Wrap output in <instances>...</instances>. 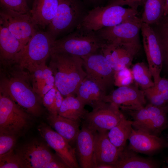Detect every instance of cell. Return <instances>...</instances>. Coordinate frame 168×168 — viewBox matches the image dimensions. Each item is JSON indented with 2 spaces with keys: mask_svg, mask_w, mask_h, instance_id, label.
I'll use <instances>...</instances> for the list:
<instances>
[{
  "mask_svg": "<svg viewBox=\"0 0 168 168\" xmlns=\"http://www.w3.org/2000/svg\"><path fill=\"white\" fill-rule=\"evenodd\" d=\"M86 114L82 124L96 132L108 131L116 125L124 115L116 105L101 101Z\"/></svg>",
  "mask_w": 168,
  "mask_h": 168,
  "instance_id": "obj_8",
  "label": "cell"
},
{
  "mask_svg": "<svg viewBox=\"0 0 168 168\" xmlns=\"http://www.w3.org/2000/svg\"><path fill=\"white\" fill-rule=\"evenodd\" d=\"M38 130L48 145L55 151L56 154L69 168H80L75 148L72 147L64 138L44 124L39 126Z\"/></svg>",
  "mask_w": 168,
  "mask_h": 168,
  "instance_id": "obj_14",
  "label": "cell"
},
{
  "mask_svg": "<svg viewBox=\"0 0 168 168\" xmlns=\"http://www.w3.org/2000/svg\"><path fill=\"white\" fill-rule=\"evenodd\" d=\"M152 26L160 43L162 56L161 72L166 77L168 78V23L161 19L158 23L152 25Z\"/></svg>",
  "mask_w": 168,
  "mask_h": 168,
  "instance_id": "obj_28",
  "label": "cell"
},
{
  "mask_svg": "<svg viewBox=\"0 0 168 168\" xmlns=\"http://www.w3.org/2000/svg\"><path fill=\"white\" fill-rule=\"evenodd\" d=\"M138 15L137 10L130 7L113 5L99 6L88 11L79 27L97 31L133 19Z\"/></svg>",
  "mask_w": 168,
  "mask_h": 168,
  "instance_id": "obj_4",
  "label": "cell"
},
{
  "mask_svg": "<svg viewBox=\"0 0 168 168\" xmlns=\"http://www.w3.org/2000/svg\"><path fill=\"white\" fill-rule=\"evenodd\" d=\"M166 0H145L142 17V22L152 25L162 18Z\"/></svg>",
  "mask_w": 168,
  "mask_h": 168,
  "instance_id": "obj_27",
  "label": "cell"
},
{
  "mask_svg": "<svg viewBox=\"0 0 168 168\" xmlns=\"http://www.w3.org/2000/svg\"><path fill=\"white\" fill-rule=\"evenodd\" d=\"M0 92L4 94L29 114L40 116L42 109L36 95L22 78H5L0 82Z\"/></svg>",
  "mask_w": 168,
  "mask_h": 168,
  "instance_id": "obj_7",
  "label": "cell"
},
{
  "mask_svg": "<svg viewBox=\"0 0 168 168\" xmlns=\"http://www.w3.org/2000/svg\"><path fill=\"white\" fill-rule=\"evenodd\" d=\"M104 0H82L86 6H93V8L100 5Z\"/></svg>",
  "mask_w": 168,
  "mask_h": 168,
  "instance_id": "obj_45",
  "label": "cell"
},
{
  "mask_svg": "<svg viewBox=\"0 0 168 168\" xmlns=\"http://www.w3.org/2000/svg\"><path fill=\"white\" fill-rule=\"evenodd\" d=\"M168 13V0H166L164 6V12L162 17L166 16Z\"/></svg>",
  "mask_w": 168,
  "mask_h": 168,
  "instance_id": "obj_47",
  "label": "cell"
},
{
  "mask_svg": "<svg viewBox=\"0 0 168 168\" xmlns=\"http://www.w3.org/2000/svg\"><path fill=\"white\" fill-rule=\"evenodd\" d=\"M55 40L47 31H37L25 47L17 62L19 66L33 73L46 64Z\"/></svg>",
  "mask_w": 168,
  "mask_h": 168,
  "instance_id": "obj_5",
  "label": "cell"
},
{
  "mask_svg": "<svg viewBox=\"0 0 168 168\" xmlns=\"http://www.w3.org/2000/svg\"><path fill=\"white\" fill-rule=\"evenodd\" d=\"M30 0H26V1H27V2H28V1H30Z\"/></svg>",
  "mask_w": 168,
  "mask_h": 168,
  "instance_id": "obj_51",
  "label": "cell"
},
{
  "mask_svg": "<svg viewBox=\"0 0 168 168\" xmlns=\"http://www.w3.org/2000/svg\"><path fill=\"white\" fill-rule=\"evenodd\" d=\"M166 113L165 112L153 119H149L137 129H141L150 133L151 132H156L161 129L166 123Z\"/></svg>",
  "mask_w": 168,
  "mask_h": 168,
  "instance_id": "obj_31",
  "label": "cell"
},
{
  "mask_svg": "<svg viewBox=\"0 0 168 168\" xmlns=\"http://www.w3.org/2000/svg\"><path fill=\"white\" fill-rule=\"evenodd\" d=\"M88 11L82 0H58L55 16L47 27V31L56 40L79 27Z\"/></svg>",
  "mask_w": 168,
  "mask_h": 168,
  "instance_id": "obj_3",
  "label": "cell"
},
{
  "mask_svg": "<svg viewBox=\"0 0 168 168\" xmlns=\"http://www.w3.org/2000/svg\"><path fill=\"white\" fill-rule=\"evenodd\" d=\"M43 76L46 84H50L55 86V78L52 70L46 64L42 68Z\"/></svg>",
  "mask_w": 168,
  "mask_h": 168,
  "instance_id": "obj_43",
  "label": "cell"
},
{
  "mask_svg": "<svg viewBox=\"0 0 168 168\" xmlns=\"http://www.w3.org/2000/svg\"><path fill=\"white\" fill-rule=\"evenodd\" d=\"M142 90L150 104L161 107H164L166 105V103L159 93L156 86Z\"/></svg>",
  "mask_w": 168,
  "mask_h": 168,
  "instance_id": "obj_35",
  "label": "cell"
},
{
  "mask_svg": "<svg viewBox=\"0 0 168 168\" xmlns=\"http://www.w3.org/2000/svg\"><path fill=\"white\" fill-rule=\"evenodd\" d=\"M18 137L12 135L0 134V157L14 149Z\"/></svg>",
  "mask_w": 168,
  "mask_h": 168,
  "instance_id": "obj_34",
  "label": "cell"
},
{
  "mask_svg": "<svg viewBox=\"0 0 168 168\" xmlns=\"http://www.w3.org/2000/svg\"><path fill=\"white\" fill-rule=\"evenodd\" d=\"M156 86L159 93L167 104L168 102V78L165 77H161Z\"/></svg>",
  "mask_w": 168,
  "mask_h": 168,
  "instance_id": "obj_40",
  "label": "cell"
},
{
  "mask_svg": "<svg viewBox=\"0 0 168 168\" xmlns=\"http://www.w3.org/2000/svg\"><path fill=\"white\" fill-rule=\"evenodd\" d=\"M76 97L85 105L92 107L103 101L107 94L95 82L86 77L79 86Z\"/></svg>",
  "mask_w": 168,
  "mask_h": 168,
  "instance_id": "obj_23",
  "label": "cell"
},
{
  "mask_svg": "<svg viewBox=\"0 0 168 168\" xmlns=\"http://www.w3.org/2000/svg\"><path fill=\"white\" fill-rule=\"evenodd\" d=\"M124 147L121 149L114 168H154L157 164L153 160L145 158L134 154Z\"/></svg>",
  "mask_w": 168,
  "mask_h": 168,
  "instance_id": "obj_24",
  "label": "cell"
},
{
  "mask_svg": "<svg viewBox=\"0 0 168 168\" xmlns=\"http://www.w3.org/2000/svg\"><path fill=\"white\" fill-rule=\"evenodd\" d=\"M145 107L148 112L149 119H153L165 112L167 113L164 107H159L150 103Z\"/></svg>",
  "mask_w": 168,
  "mask_h": 168,
  "instance_id": "obj_42",
  "label": "cell"
},
{
  "mask_svg": "<svg viewBox=\"0 0 168 168\" xmlns=\"http://www.w3.org/2000/svg\"><path fill=\"white\" fill-rule=\"evenodd\" d=\"M131 69L134 83L142 90L155 86L148 65L143 62H138L133 65Z\"/></svg>",
  "mask_w": 168,
  "mask_h": 168,
  "instance_id": "obj_29",
  "label": "cell"
},
{
  "mask_svg": "<svg viewBox=\"0 0 168 168\" xmlns=\"http://www.w3.org/2000/svg\"><path fill=\"white\" fill-rule=\"evenodd\" d=\"M134 83L131 68H126L115 71L114 84L118 87L128 86Z\"/></svg>",
  "mask_w": 168,
  "mask_h": 168,
  "instance_id": "obj_32",
  "label": "cell"
},
{
  "mask_svg": "<svg viewBox=\"0 0 168 168\" xmlns=\"http://www.w3.org/2000/svg\"><path fill=\"white\" fill-rule=\"evenodd\" d=\"M145 0H109L107 5L123 6L127 5L130 8L137 10L138 7L143 4Z\"/></svg>",
  "mask_w": 168,
  "mask_h": 168,
  "instance_id": "obj_37",
  "label": "cell"
},
{
  "mask_svg": "<svg viewBox=\"0 0 168 168\" xmlns=\"http://www.w3.org/2000/svg\"><path fill=\"white\" fill-rule=\"evenodd\" d=\"M14 150L0 157V168H23L18 156Z\"/></svg>",
  "mask_w": 168,
  "mask_h": 168,
  "instance_id": "obj_33",
  "label": "cell"
},
{
  "mask_svg": "<svg viewBox=\"0 0 168 168\" xmlns=\"http://www.w3.org/2000/svg\"><path fill=\"white\" fill-rule=\"evenodd\" d=\"M55 86L50 84H46L42 89L40 97L42 98L45 94L50 90L53 88Z\"/></svg>",
  "mask_w": 168,
  "mask_h": 168,
  "instance_id": "obj_46",
  "label": "cell"
},
{
  "mask_svg": "<svg viewBox=\"0 0 168 168\" xmlns=\"http://www.w3.org/2000/svg\"><path fill=\"white\" fill-rule=\"evenodd\" d=\"M29 114L9 97L0 92V134L19 137L28 128Z\"/></svg>",
  "mask_w": 168,
  "mask_h": 168,
  "instance_id": "obj_6",
  "label": "cell"
},
{
  "mask_svg": "<svg viewBox=\"0 0 168 168\" xmlns=\"http://www.w3.org/2000/svg\"><path fill=\"white\" fill-rule=\"evenodd\" d=\"M140 46L105 42L101 51L114 71L130 68Z\"/></svg>",
  "mask_w": 168,
  "mask_h": 168,
  "instance_id": "obj_16",
  "label": "cell"
},
{
  "mask_svg": "<svg viewBox=\"0 0 168 168\" xmlns=\"http://www.w3.org/2000/svg\"><path fill=\"white\" fill-rule=\"evenodd\" d=\"M43 66L36 69L33 73L36 82V92L40 96L42 89L46 84L43 76Z\"/></svg>",
  "mask_w": 168,
  "mask_h": 168,
  "instance_id": "obj_38",
  "label": "cell"
},
{
  "mask_svg": "<svg viewBox=\"0 0 168 168\" xmlns=\"http://www.w3.org/2000/svg\"><path fill=\"white\" fill-rule=\"evenodd\" d=\"M64 99L60 92L56 88L55 96L53 105L49 113L53 115L58 114V112Z\"/></svg>",
  "mask_w": 168,
  "mask_h": 168,
  "instance_id": "obj_41",
  "label": "cell"
},
{
  "mask_svg": "<svg viewBox=\"0 0 168 168\" xmlns=\"http://www.w3.org/2000/svg\"><path fill=\"white\" fill-rule=\"evenodd\" d=\"M46 168H69L68 166L56 154L48 164Z\"/></svg>",
  "mask_w": 168,
  "mask_h": 168,
  "instance_id": "obj_44",
  "label": "cell"
},
{
  "mask_svg": "<svg viewBox=\"0 0 168 168\" xmlns=\"http://www.w3.org/2000/svg\"><path fill=\"white\" fill-rule=\"evenodd\" d=\"M16 153L26 168H46L55 155L44 143L36 140L24 145Z\"/></svg>",
  "mask_w": 168,
  "mask_h": 168,
  "instance_id": "obj_15",
  "label": "cell"
},
{
  "mask_svg": "<svg viewBox=\"0 0 168 168\" xmlns=\"http://www.w3.org/2000/svg\"><path fill=\"white\" fill-rule=\"evenodd\" d=\"M141 30L142 42L148 63L155 86L161 78L162 56L159 41L152 26L142 22Z\"/></svg>",
  "mask_w": 168,
  "mask_h": 168,
  "instance_id": "obj_12",
  "label": "cell"
},
{
  "mask_svg": "<svg viewBox=\"0 0 168 168\" xmlns=\"http://www.w3.org/2000/svg\"><path fill=\"white\" fill-rule=\"evenodd\" d=\"M167 167L168 168V160L167 161Z\"/></svg>",
  "mask_w": 168,
  "mask_h": 168,
  "instance_id": "obj_50",
  "label": "cell"
},
{
  "mask_svg": "<svg viewBox=\"0 0 168 168\" xmlns=\"http://www.w3.org/2000/svg\"><path fill=\"white\" fill-rule=\"evenodd\" d=\"M50 125L55 131L71 144H75L80 130L79 121L59 114H49L47 118Z\"/></svg>",
  "mask_w": 168,
  "mask_h": 168,
  "instance_id": "obj_22",
  "label": "cell"
},
{
  "mask_svg": "<svg viewBox=\"0 0 168 168\" xmlns=\"http://www.w3.org/2000/svg\"><path fill=\"white\" fill-rule=\"evenodd\" d=\"M0 20L24 48L39 28L30 14H22L1 7Z\"/></svg>",
  "mask_w": 168,
  "mask_h": 168,
  "instance_id": "obj_10",
  "label": "cell"
},
{
  "mask_svg": "<svg viewBox=\"0 0 168 168\" xmlns=\"http://www.w3.org/2000/svg\"><path fill=\"white\" fill-rule=\"evenodd\" d=\"M24 48L0 20V58L5 63H17Z\"/></svg>",
  "mask_w": 168,
  "mask_h": 168,
  "instance_id": "obj_19",
  "label": "cell"
},
{
  "mask_svg": "<svg viewBox=\"0 0 168 168\" xmlns=\"http://www.w3.org/2000/svg\"><path fill=\"white\" fill-rule=\"evenodd\" d=\"M0 7L22 14H30L29 8L26 0H0Z\"/></svg>",
  "mask_w": 168,
  "mask_h": 168,
  "instance_id": "obj_30",
  "label": "cell"
},
{
  "mask_svg": "<svg viewBox=\"0 0 168 168\" xmlns=\"http://www.w3.org/2000/svg\"><path fill=\"white\" fill-rule=\"evenodd\" d=\"M97 132L82 125L75 142L76 155L80 168H95L94 149Z\"/></svg>",
  "mask_w": 168,
  "mask_h": 168,
  "instance_id": "obj_17",
  "label": "cell"
},
{
  "mask_svg": "<svg viewBox=\"0 0 168 168\" xmlns=\"http://www.w3.org/2000/svg\"><path fill=\"white\" fill-rule=\"evenodd\" d=\"M49 67L55 78V86L65 97L76 94L86 76L80 57L64 53L51 54Z\"/></svg>",
  "mask_w": 168,
  "mask_h": 168,
  "instance_id": "obj_1",
  "label": "cell"
},
{
  "mask_svg": "<svg viewBox=\"0 0 168 168\" xmlns=\"http://www.w3.org/2000/svg\"><path fill=\"white\" fill-rule=\"evenodd\" d=\"M85 105L77 97L70 96L65 98L58 112V114L69 119L80 121L88 112Z\"/></svg>",
  "mask_w": 168,
  "mask_h": 168,
  "instance_id": "obj_25",
  "label": "cell"
},
{
  "mask_svg": "<svg viewBox=\"0 0 168 168\" xmlns=\"http://www.w3.org/2000/svg\"><path fill=\"white\" fill-rule=\"evenodd\" d=\"M58 0H34L30 15L39 28L44 29L57 12Z\"/></svg>",
  "mask_w": 168,
  "mask_h": 168,
  "instance_id": "obj_21",
  "label": "cell"
},
{
  "mask_svg": "<svg viewBox=\"0 0 168 168\" xmlns=\"http://www.w3.org/2000/svg\"><path fill=\"white\" fill-rule=\"evenodd\" d=\"M103 101L114 103L125 111L143 107L146 103L143 91L135 83L118 87L107 94Z\"/></svg>",
  "mask_w": 168,
  "mask_h": 168,
  "instance_id": "obj_13",
  "label": "cell"
},
{
  "mask_svg": "<svg viewBox=\"0 0 168 168\" xmlns=\"http://www.w3.org/2000/svg\"><path fill=\"white\" fill-rule=\"evenodd\" d=\"M126 111L129 113L134 119L133 125L137 128L145 124L150 119L148 112L145 106L138 109Z\"/></svg>",
  "mask_w": 168,
  "mask_h": 168,
  "instance_id": "obj_36",
  "label": "cell"
},
{
  "mask_svg": "<svg viewBox=\"0 0 168 168\" xmlns=\"http://www.w3.org/2000/svg\"><path fill=\"white\" fill-rule=\"evenodd\" d=\"M96 168H114V167L113 165L101 164L97 165Z\"/></svg>",
  "mask_w": 168,
  "mask_h": 168,
  "instance_id": "obj_48",
  "label": "cell"
},
{
  "mask_svg": "<svg viewBox=\"0 0 168 168\" xmlns=\"http://www.w3.org/2000/svg\"><path fill=\"white\" fill-rule=\"evenodd\" d=\"M161 19L165 21L168 23V13L166 16L162 17Z\"/></svg>",
  "mask_w": 168,
  "mask_h": 168,
  "instance_id": "obj_49",
  "label": "cell"
},
{
  "mask_svg": "<svg viewBox=\"0 0 168 168\" xmlns=\"http://www.w3.org/2000/svg\"><path fill=\"white\" fill-rule=\"evenodd\" d=\"M81 58L86 77L96 83L107 94L109 89L114 85L115 71L103 54L101 49Z\"/></svg>",
  "mask_w": 168,
  "mask_h": 168,
  "instance_id": "obj_9",
  "label": "cell"
},
{
  "mask_svg": "<svg viewBox=\"0 0 168 168\" xmlns=\"http://www.w3.org/2000/svg\"><path fill=\"white\" fill-rule=\"evenodd\" d=\"M133 121L124 116L119 122L108 132L111 142L120 149L123 148L132 132Z\"/></svg>",
  "mask_w": 168,
  "mask_h": 168,
  "instance_id": "obj_26",
  "label": "cell"
},
{
  "mask_svg": "<svg viewBox=\"0 0 168 168\" xmlns=\"http://www.w3.org/2000/svg\"><path fill=\"white\" fill-rule=\"evenodd\" d=\"M128 139L130 149L133 152L149 154L160 149L163 146L162 140L146 131L133 128Z\"/></svg>",
  "mask_w": 168,
  "mask_h": 168,
  "instance_id": "obj_20",
  "label": "cell"
},
{
  "mask_svg": "<svg viewBox=\"0 0 168 168\" xmlns=\"http://www.w3.org/2000/svg\"><path fill=\"white\" fill-rule=\"evenodd\" d=\"M56 91L55 86L45 94L41 98L44 106L50 112L51 111L54 102Z\"/></svg>",
  "mask_w": 168,
  "mask_h": 168,
  "instance_id": "obj_39",
  "label": "cell"
},
{
  "mask_svg": "<svg viewBox=\"0 0 168 168\" xmlns=\"http://www.w3.org/2000/svg\"><path fill=\"white\" fill-rule=\"evenodd\" d=\"M108 133V131H105L97 132L96 134L94 149L95 168L101 164L114 166L118 159L121 149L111 142Z\"/></svg>",
  "mask_w": 168,
  "mask_h": 168,
  "instance_id": "obj_18",
  "label": "cell"
},
{
  "mask_svg": "<svg viewBox=\"0 0 168 168\" xmlns=\"http://www.w3.org/2000/svg\"><path fill=\"white\" fill-rule=\"evenodd\" d=\"M105 43L97 31L79 27L65 36L56 40L50 54L64 53L82 57L100 50Z\"/></svg>",
  "mask_w": 168,
  "mask_h": 168,
  "instance_id": "obj_2",
  "label": "cell"
},
{
  "mask_svg": "<svg viewBox=\"0 0 168 168\" xmlns=\"http://www.w3.org/2000/svg\"><path fill=\"white\" fill-rule=\"evenodd\" d=\"M142 21L138 16L97 31L105 42L140 46L139 32Z\"/></svg>",
  "mask_w": 168,
  "mask_h": 168,
  "instance_id": "obj_11",
  "label": "cell"
}]
</instances>
